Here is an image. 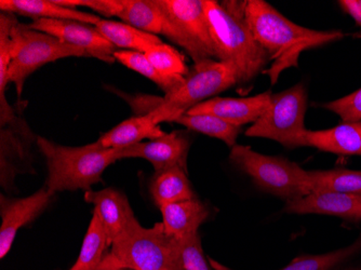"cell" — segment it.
<instances>
[{
	"label": "cell",
	"mask_w": 361,
	"mask_h": 270,
	"mask_svg": "<svg viewBox=\"0 0 361 270\" xmlns=\"http://www.w3.org/2000/svg\"><path fill=\"white\" fill-rule=\"evenodd\" d=\"M38 148L48 168L46 186L56 194L65 190H89L102 182L105 170L119 160L117 148H106L100 142L71 147L37 137Z\"/></svg>",
	"instance_id": "obj_3"
},
{
	"label": "cell",
	"mask_w": 361,
	"mask_h": 270,
	"mask_svg": "<svg viewBox=\"0 0 361 270\" xmlns=\"http://www.w3.org/2000/svg\"><path fill=\"white\" fill-rule=\"evenodd\" d=\"M145 56L162 74L182 77L190 74V68L186 65L183 56H180L178 50L164 42L152 47L145 52Z\"/></svg>",
	"instance_id": "obj_31"
},
{
	"label": "cell",
	"mask_w": 361,
	"mask_h": 270,
	"mask_svg": "<svg viewBox=\"0 0 361 270\" xmlns=\"http://www.w3.org/2000/svg\"><path fill=\"white\" fill-rule=\"evenodd\" d=\"M338 4L343 11L352 16L355 22L361 26V0H340Z\"/></svg>",
	"instance_id": "obj_33"
},
{
	"label": "cell",
	"mask_w": 361,
	"mask_h": 270,
	"mask_svg": "<svg viewBox=\"0 0 361 270\" xmlns=\"http://www.w3.org/2000/svg\"><path fill=\"white\" fill-rule=\"evenodd\" d=\"M324 107L340 116L343 123L361 121V88L348 97L326 103Z\"/></svg>",
	"instance_id": "obj_32"
},
{
	"label": "cell",
	"mask_w": 361,
	"mask_h": 270,
	"mask_svg": "<svg viewBox=\"0 0 361 270\" xmlns=\"http://www.w3.org/2000/svg\"><path fill=\"white\" fill-rule=\"evenodd\" d=\"M237 85L234 70L216 60L195 64L194 70L185 77L183 85L171 94L160 97L155 109L147 113L156 125L171 123L200 103L212 99Z\"/></svg>",
	"instance_id": "obj_4"
},
{
	"label": "cell",
	"mask_w": 361,
	"mask_h": 270,
	"mask_svg": "<svg viewBox=\"0 0 361 270\" xmlns=\"http://www.w3.org/2000/svg\"><path fill=\"white\" fill-rule=\"evenodd\" d=\"M114 16L143 32L161 34L162 14L156 0H117Z\"/></svg>",
	"instance_id": "obj_23"
},
{
	"label": "cell",
	"mask_w": 361,
	"mask_h": 270,
	"mask_svg": "<svg viewBox=\"0 0 361 270\" xmlns=\"http://www.w3.org/2000/svg\"><path fill=\"white\" fill-rule=\"evenodd\" d=\"M243 16L257 42L269 54L271 67L267 74L271 85L283 70L299 66L302 52L342 39L338 30H316L298 25L264 0L245 1Z\"/></svg>",
	"instance_id": "obj_1"
},
{
	"label": "cell",
	"mask_w": 361,
	"mask_h": 270,
	"mask_svg": "<svg viewBox=\"0 0 361 270\" xmlns=\"http://www.w3.org/2000/svg\"><path fill=\"white\" fill-rule=\"evenodd\" d=\"M114 58L130 70H135L153 81L165 92V95L171 94L178 90L185 80V77L168 76L162 74L149 62V59L146 58L145 54L141 52L117 50L114 54Z\"/></svg>",
	"instance_id": "obj_25"
},
{
	"label": "cell",
	"mask_w": 361,
	"mask_h": 270,
	"mask_svg": "<svg viewBox=\"0 0 361 270\" xmlns=\"http://www.w3.org/2000/svg\"><path fill=\"white\" fill-rule=\"evenodd\" d=\"M176 239L162 223L145 228L137 219L113 241L111 255L119 267L131 270H172Z\"/></svg>",
	"instance_id": "obj_7"
},
{
	"label": "cell",
	"mask_w": 361,
	"mask_h": 270,
	"mask_svg": "<svg viewBox=\"0 0 361 270\" xmlns=\"http://www.w3.org/2000/svg\"><path fill=\"white\" fill-rule=\"evenodd\" d=\"M229 159L240 171L252 178L257 188L288 201L310 194L307 171L286 158L257 153L245 145L231 148Z\"/></svg>",
	"instance_id": "obj_5"
},
{
	"label": "cell",
	"mask_w": 361,
	"mask_h": 270,
	"mask_svg": "<svg viewBox=\"0 0 361 270\" xmlns=\"http://www.w3.org/2000/svg\"><path fill=\"white\" fill-rule=\"evenodd\" d=\"M232 8L231 4L206 0V14L210 27L216 60L234 70L237 85L250 83L259 73L271 64L269 54L257 42L243 10Z\"/></svg>",
	"instance_id": "obj_2"
},
{
	"label": "cell",
	"mask_w": 361,
	"mask_h": 270,
	"mask_svg": "<svg viewBox=\"0 0 361 270\" xmlns=\"http://www.w3.org/2000/svg\"><path fill=\"white\" fill-rule=\"evenodd\" d=\"M54 192L47 186L25 198H9L1 194L0 197V257L4 259L9 253L16 233L22 227L35 221L50 206Z\"/></svg>",
	"instance_id": "obj_12"
},
{
	"label": "cell",
	"mask_w": 361,
	"mask_h": 270,
	"mask_svg": "<svg viewBox=\"0 0 361 270\" xmlns=\"http://www.w3.org/2000/svg\"><path fill=\"white\" fill-rule=\"evenodd\" d=\"M190 141L178 132L166 133L149 142H140L127 147L117 148L119 160L145 159L151 162L155 171L171 166H180L188 171Z\"/></svg>",
	"instance_id": "obj_13"
},
{
	"label": "cell",
	"mask_w": 361,
	"mask_h": 270,
	"mask_svg": "<svg viewBox=\"0 0 361 270\" xmlns=\"http://www.w3.org/2000/svg\"><path fill=\"white\" fill-rule=\"evenodd\" d=\"M149 192L158 208L197 198L188 180V171L180 166L155 171L149 183Z\"/></svg>",
	"instance_id": "obj_20"
},
{
	"label": "cell",
	"mask_w": 361,
	"mask_h": 270,
	"mask_svg": "<svg viewBox=\"0 0 361 270\" xmlns=\"http://www.w3.org/2000/svg\"><path fill=\"white\" fill-rule=\"evenodd\" d=\"M0 10L7 13L30 16L35 20H70L94 26L100 16L75 8L63 7L54 0H1Z\"/></svg>",
	"instance_id": "obj_19"
},
{
	"label": "cell",
	"mask_w": 361,
	"mask_h": 270,
	"mask_svg": "<svg viewBox=\"0 0 361 270\" xmlns=\"http://www.w3.org/2000/svg\"><path fill=\"white\" fill-rule=\"evenodd\" d=\"M161 34L183 48L195 64L216 60L206 14V0H156Z\"/></svg>",
	"instance_id": "obj_6"
},
{
	"label": "cell",
	"mask_w": 361,
	"mask_h": 270,
	"mask_svg": "<svg viewBox=\"0 0 361 270\" xmlns=\"http://www.w3.org/2000/svg\"><path fill=\"white\" fill-rule=\"evenodd\" d=\"M97 270H131L128 269V268L119 267L115 264V262L111 259V255L106 254L105 255L104 259H103L102 263L100 264V266L97 267Z\"/></svg>",
	"instance_id": "obj_34"
},
{
	"label": "cell",
	"mask_w": 361,
	"mask_h": 270,
	"mask_svg": "<svg viewBox=\"0 0 361 270\" xmlns=\"http://www.w3.org/2000/svg\"><path fill=\"white\" fill-rule=\"evenodd\" d=\"M34 133L30 131L23 118L16 115L10 123L1 125L0 134V166L1 186L7 192L14 190L16 176L32 173V152Z\"/></svg>",
	"instance_id": "obj_10"
},
{
	"label": "cell",
	"mask_w": 361,
	"mask_h": 270,
	"mask_svg": "<svg viewBox=\"0 0 361 270\" xmlns=\"http://www.w3.org/2000/svg\"><path fill=\"white\" fill-rule=\"evenodd\" d=\"M165 134L159 125L154 123L151 116L144 113L123 121L103 134L97 141L103 147L123 148L143 142L145 139H157Z\"/></svg>",
	"instance_id": "obj_21"
},
{
	"label": "cell",
	"mask_w": 361,
	"mask_h": 270,
	"mask_svg": "<svg viewBox=\"0 0 361 270\" xmlns=\"http://www.w3.org/2000/svg\"><path fill=\"white\" fill-rule=\"evenodd\" d=\"M85 200L94 207L93 213L104 227L109 247L135 219L127 196L115 188H105L99 192L87 190Z\"/></svg>",
	"instance_id": "obj_16"
},
{
	"label": "cell",
	"mask_w": 361,
	"mask_h": 270,
	"mask_svg": "<svg viewBox=\"0 0 361 270\" xmlns=\"http://www.w3.org/2000/svg\"><path fill=\"white\" fill-rule=\"evenodd\" d=\"M307 184L310 194H361V171H353L348 168L307 171Z\"/></svg>",
	"instance_id": "obj_24"
},
{
	"label": "cell",
	"mask_w": 361,
	"mask_h": 270,
	"mask_svg": "<svg viewBox=\"0 0 361 270\" xmlns=\"http://www.w3.org/2000/svg\"><path fill=\"white\" fill-rule=\"evenodd\" d=\"M18 20L16 16L7 12L0 13V106L9 104L6 99V87L8 83V70L12 61L11 30Z\"/></svg>",
	"instance_id": "obj_30"
},
{
	"label": "cell",
	"mask_w": 361,
	"mask_h": 270,
	"mask_svg": "<svg viewBox=\"0 0 361 270\" xmlns=\"http://www.w3.org/2000/svg\"><path fill=\"white\" fill-rule=\"evenodd\" d=\"M271 91L249 97H212L196 105L188 111V115L218 116L233 125L255 123L269 106Z\"/></svg>",
	"instance_id": "obj_14"
},
{
	"label": "cell",
	"mask_w": 361,
	"mask_h": 270,
	"mask_svg": "<svg viewBox=\"0 0 361 270\" xmlns=\"http://www.w3.org/2000/svg\"><path fill=\"white\" fill-rule=\"evenodd\" d=\"M159 209L166 233L178 240L197 235L198 228L209 216L206 204L197 198L166 204Z\"/></svg>",
	"instance_id": "obj_18"
},
{
	"label": "cell",
	"mask_w": 361,
	"mask_h": 270,
	"mask_svg": "<svg viewBox=\"0 0 361 270\" xmlns=\"http://www.w3.org/2000/svg\"><path fill=\"white\" fill-rule=\"evenodd\" d=\"M174 123L208 137L221 140L231 148L236 145V140L241 128L224 121L218 116L208 115V113H202V115L184 113L174 121Z\"/></svg>",
	"instance_id": "obj_27"
},
{
	"label": "cell",
	"mask_w": 361,
	"mask_h": 270,
	"mask_svg": "<svg viewBox=\"0 0 361 270\" xmlns=\"http://www.w3.org/2000/svg\"><path fill=\"white\" fill-rule=\"evenodd\" d=\"M307 109V91L300 82L288 90L273 93L269 106L245 131V137L273 140L286 147H302Z\"/></svg>",
	"instance_id": "obj_9"
},
{
	"label": "cell",
	"mask_w": 361,
	"mask_h": 270,
	"mask_svg": "<svg viewBox=\"0 0 361 270\" xmlns=\"http://www.w3.org/2000/svg\"><path fill=\"white\" fill-rule=\"evenodd\" d=\"M344 270H361V267H350L346 268V269Z\"/></svg>",
	"instance_id": "obj_35"
},
{
	"label": "cell",
	"mask_w": 361,
	"mask_h": 270,
	"mask_svg": "<svg viewBox=\"0 0 361 270\" xmlns=\"http://www.w3.org/2000/svg\"><path fill=\"white\" fill-rule=\"evenodd\" d=\"M12 61L8 70V82L16 86L21 99L26 79L38 68L65 58H89L85 50L61 42L46 32L32 30L30 25L18 22L12 27Z\"/></svg>",
	"instance_id": "obj_8"
},
{
	"label": "cell",
	"mask_w": 361,
	"mask_h": 270,
	"mask_svg": "<svg viewBox=\"0 0 361 270\" xmlns=\"http://www.w3.org/2000/svg\"><path fill=\"white\" fill-rule=\"evenodd\" d=\"M359 253H361V237L348 247L329 253L300 255L281 270H336Z\"/></svg>",
	"instance_id": "obj_28"
},
{
	"label": "cell",
	"mask_w": 361,
	"mask_h": 270,
	"mask_svg": "<svg viewBox=\"0 0 361 270\" xmlns=\"http://www.w3.org/2000/svg\"><path fill=\"white\" fill-rule=\"evenodd\" d=\"M283 211L290 214H324L348 222H361V194L312 192L297 200L288 201Z\"/></svg>",
	"instance_id": "obj_15"
},
{
	"label": "cell",
	"mask_w": 361,
	"mask_h": 270,
	"mask_svg": "<svg viewBox=\"0 0 361 270\" xmlns=\"http://www.w3.org/2000/svg\"><path fill=\"white\" fill-rule=\"evenodd\" d=\"M304 146L338 155L361 156V121L343 123L320 131L306 130L302 137Z\"/></svg>",
	"instance_id": "obj_17"
},
{
	"label": "cell",
	"mask_w": 361,
	"mask_h": 270,
	"mask_svg": "<svg viewBox=\"0 0 361 270\" xmlns=\"http://www.w3.org/2000/svg\"><path fill=\"white\" fill-rule=\"evenodd\" d=\"M94 26L115 48L127 51L145 54L152 47L162 44L157 35L137 30L123 22L101 19Z\"/></svg>",
	"instance_id": "obj_22"
},
{
	"label": "cell",
	"mask_w": 361,
	"mask_h": 270,
	"mask_svg": "<svg viewBox=\"0 0 361 270\" xmlns=\"http://www.w3.org/2000/svg\"><path fill=\"white\" fill-rule=\"evenodd\" d=\"M172 270H212L204 257L198 233L182 240L176 239Z\"/></svg>",
	"instance_id": "obj_29"
},
{
	"label": "cell",
	"mask_w": 361,
	"mask_h": 270,
	"mask_svg": "<svg viewBox=\"0 0 361 270\" xmlns=\"http://www.w3.org/2000/svg\"><path fill=\"white\" fill-rule=\"evenodd\" d=\"M30 27L54 36L65 44L82 49L89 54V58H95L109 64L116 61L114 54L117 48L95 26L70 20L38 19L34 20Z\"/></svg>",
	"instance_id": "obj_11"
},
{
	"label": "cell",
	"mask_w": 361,
	"mask_h": 270,
	"mask_svg": "<svg viewBox=\"0 0 361 270\" xmlns=\"http://www.w3.org/2000/svg\"><path fill=\"white\" fill-rule=\"evenodd\" d=\"M109 247L104 227L93 213L78 259L70 270H97L104 259L105 250Z\"/></svg>",
	"instance_id": "obj_26"
}]
</instances>
